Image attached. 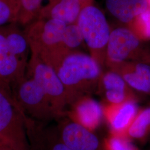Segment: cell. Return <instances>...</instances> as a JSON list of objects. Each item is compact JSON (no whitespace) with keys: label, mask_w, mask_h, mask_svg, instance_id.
<instances>
[{"label":"cell","mask_w":150,"mask_h":150,"mask_svg":"<svg viewBox=\"0 0 150 150\" xmlns=\"http://www.w3.org/2000/svg\"><path fill=\"white\" fill-rule=\"evenodd\" d=\"M54 70L64 86L69 104L93 88L101 76L96 59L86 54L72 51L64 56Z\"/></svg>","instance_id":"cell-1"},{"label":"cell","mask_w":150,"mask_h":150,"mask_svg":"<svg viewBox=\"0 0 150 150\" xmlns=\"http://www.w3.org/2000/svg\"><path fill=\"white\" fill-rule=\"evenodd\" d=\"M17 23L0 26V79L15 86L26 74L30 47Z\"/></svg>","instance_id":"cell-2"},{"label":"cell","mask_w":150,"mask_h":150,"mask_svg":"<svg viewBox=\"0 0 150 150\" xmlns=\"http://www.w3.org/2000/svg\"><path fill=\"white\" fill-rule=\"evenodd\" d=\"M67 25L55 19H36L28 25L24 31L31 53L36 54L54 69L71 51L64 42Z\"/></svg>","instance_id":"cell-3"},{"label":"cell","mask_w":150,"mask_h":150,"mask_svg":"<svg viewBox=\"0 0 150 150\" xmlns=\"http://www.w3.org/2000/svg\"><path fill=\"white\" fill-rule=\"evenodd\" d=\"M26 120L14 98L0 90V144L12 150H31Z\"/></svg>","instance_id":"cell-4"},{"label":"cell","mask_w":150,"mask_h":150,"mask_svg":"<svg viewBox=\"0 0 150 150\" xmlns=\"http://www.w3.org/2000/svg\"><path fill=\"white\" fill-rule=\"evenodd\" d=\"M26 75L31 76L42 88L57 116L62 115L69 102L64 86L54 68L31 53Z\"/></svg>","instance_id":"cell-5"},{"label":"cell","mask_w":150,"mask_h":150,"mask_svg":"<svg viewBox=\"0 0 150 150\" xmlns=\"http://www.w3.org/2000/svg\"><path fill=\"white\" fill-rule=\"evenodd\" d=\"M15 87L13 97L23 112L41 121L57 117L45 91L31 76L26 75Z\"/></svg>","instance_id":"cell-6"},{"label":"cell","mask_w":150,"mask_h":150,"mask_svg":"<svg viewBox=\"0 0 150 150\" xmlns=\"http://www.w3.org/2000/svg\"><path fill=\"white\" fill-rule=\"evenodd\" d=\"M141 40L132 30L120 27L111 32L107 45V56L111 63L120 64L134 57L139 62L149 64L150 54L141 47Z\"/></svg>","instance_id":"cell-7"},{"label":"cell","mask_w":150,"mask_h":150,"mask_svg":"<svg viewBox=\"0 0 150 150\" xmlns=\"http://www.w3.org/2000/svg\"><path fill=\"white\" fill-rule=\"evenodd\" d=\"M77 25L89 48L101 50L107 46L111 32L102 11L93 6H87L81 11Z\"/></svg>","instance_id":"cell-8"},{"label":"cell","mask_w":150,"mask_h":150,"mask_svg":"<svg viewBox=\"0 0 150 150\" xmlns=\"http://www.w3.org/2000/svg\"><path fill=\"white\" fill-rule=\"evenodd\" d=\"M61 142L73 150H98V138L80 124L66 123L61 130Z\"/></svg>","instance_id":"cell-9"},{"label":"cell","mask_w":150,"mask_h":150,"mask_svg":"<svg viewBox=\"0 0 150 150\" xmlns=\"http://www.w3.org/2000/svg\"><path fill=\"white\" fill-rule=\"evenodd\" d=\"M139 112L137 103L130 100L118 105H109L105 115L112 129V134L126 135L127 129Z\"/></svg>","instance_id":"cell-10"},{"label":"cell","mask_w":150,"mask_h":150,"mask_svg":"<svg viewBox=\"0 0 150 150\" xmlns=\"http://www.w3.org/2000/svg\"><path fill=\"white\" fill-rule=\"evenodd\" d=\"M72 104V116L76 122L91 131L101 123L105 115L104 110L95 100L81 97Z\"/></svg>","instance_id":"cell-11"},{"label":"cell","mask_w":150,"mask_h":150,"mask_svg":"<svg viewBox=\"0 0 150 150\" xmlns=\"http://www.w3.org/2000/svg\"><path fill=\"white\" fill-rule=\"evenodd\" d=\"M80 0H50L41 9L37 19H55L66 24H74L81 11Z\"/></svg>","instance_id":"cell-12"},{"label":"cell","mask_w":150,"mask_h":150,"mask_svg":"<svg viewBox=\"0 0 150 150\" xmlns=\"http://www.w3.org/2000/svg\"><path fill=\"white\" fill-rule=\"evenodd\" d=\"M128 86L141 92L150 93V64L137 61L126 64L120 72Z\"/></svg>","instance_id":"cell-13"},{"label":"cell","mask_w":150,"mask_h":150,"mask_svg":"<svg viewBox=\"0 0 150 150\" xmlns=\"http://www.w3.org/2000/svg\"><path fill=\"white\" fill-rule=\"evenodd\" d=\"M102 83L105 96L110 105H118L128 100H134L128 85L118 72H107L102 77Z\"/></svg>","instance_id":"cell-14"},{"label":"cell","mask_w":150,"mask_h":150,"mask_svg":"<svg viewBox=\"0 0 150 150\" xmlns=\"http://www.w3.org/2000/svg\"><path fill=\"white\" fill-rule=\"evenodd\" d=\"M108 11L120 21L129 23L149 8L147 0H106Z\"/></svg>","instance_id":"cell-15"},{"label":"cell","mask_w":150,"mask_h":150,"mask_svg":"<svg viewBox=\"0 0 150 150\" xmlns=\"http://www.w3.org/2000/svg\"><path fill=\"white\" fill-rule=\"evenodd\" d=\"M150 134V107L139 111L126 136L129 139L144 141Z\"/></svg>","instance_id":"cell-16"},{"label":"cell","mask_w":150,"mask_h":150,"mask_svg":"<svg viewBox=\"0 0 150 150\" xmlns=\"http://www.w3.org/2000/svg\"><path fill=\"white\" fill-rule=\"evenodd\" d=\"M43 0H20L17 23L27 26L38 18Z\"/></svg>","instance_id":"cell-17"},{"label":"cell","mask_w":150,"mask_h":150,"mask_svg":"<svg viewBox=\"0 0 150 150\" xmlns=\"http://www.w3.org/2000/svg\"><path fill=\"white\" fill-rule=\"evenodd\" d=\"M20 0H0V26L17 23Z\"/></svg>","instance_id":"cell-18"},{"label":"cell","mask_w":150,"mask_h":150,"mask_svg":"<svg viewBox=\"0 0 150 150\" xmlns=\"http://www.w3.org/2000/svg\"><path fill=\"white\" fill-rule=\"evenodd\" d=\"M134 22V32L141 41L150 40V8L139 15Z\"/></svg>","instance_id":"cell-19"},{"label":"cell","mask_w":150,"mask_h":150,"mask_svg":"<svg viewBox=\"0 0 150 150\" xmlns=\"http://www.w3.org/2000/svg\"><path fill=\"white\" fill-rule=\"evenodd\" d=\"M105 150H139L126 135L112 134L105 139Z\"/></svg>","instance_id":"cell-20"},{"label":"cell","mask_w":150,"mask_h":150,"mask_svg":"<svg viewBox=\"0 0 150 150\" xmlns=\"http://www.w3.org/2000/svg\"><path fill=\"white\" fill-rule=\"evenodd\" d=\"M83 41V38L77 25L71 24L67 25L64 31V42L69 50L76 48Z\"/></svg>","instance_id":"cell-21"},{"label":"cell","mask_w":150,"mask_h":150,"mask_svg":"<svg viewBox=\"0 0 150 150\" xmlns=\"http://www.w3.org/2000/svg\"><path fill=\"white\" fill-rule=\"evenodd\" d=\"M0 90L3 91L6 93L10 95L11 96H13V94L11 90V88L10 86L6 85L5 83H4L0 79Z\"/></svg>","instance_id":"cell-22"},{"label":"cell","mask_w":150,"mask_h":150,"mask_svg":"<svg viewBox=\"0 0 150 150\" xmlns=\"http://www.w3.org/2000/svg\"><path fill=\"white\" fill-rule=\"evenodd\" d=\"M51 150H73L64 145L63 143L58 142L52 146Z\"/></svg>","instance_id":"cell-23"},{"label":"cell","mask_w":150,"mask_h":150,"mask_svg":"<svg viewBox=\"0 0 150 150\" xmlns=\"http://www.w3.org/2000/svg\"><path fill=\"white\" fill-rule=\"evenodd\" d=\"M0 150H12L8 147L5 145L0 144Z\"/></svg>","instance_id":"cell-24"},{"label":"cell","mask_w":150,"mask_h":150,"mask_svg":"<svg viewBox=\"0 0 150 150\" xmlns=\"http://www.w3.org/2000/svg\"><path fill=\"white\" fill-rule=\"evenodd\" d=\"M147 2H148V5H149V8H150V0H147Z\"/></svg>","instance_id":"cell-25"}]
</instances>
